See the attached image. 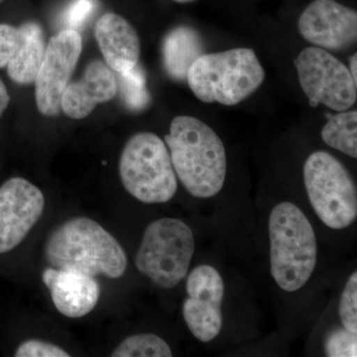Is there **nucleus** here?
Returning a JSON list of instances; mask_svg holds the SVG:
<instances>
[{
    "label": "nucleus",
    "instance_id": "obj_1",
    "mask_svg": "<svg viewBox=\"0 0 357 357\" xmlns=\"http://www.w3.org/2000/svg\"><path fill=\"white\" fill-rule=\"evenodd\" d=\"M176 175L196 198L208 199L222 191L227 176V153L222 139L196 117L180 115L165 136Z\"/></svg>",
    "mask_w": 357,
    "mask_h": 357
},
{
    "label": "nucleus",
    "instance_id": "obj_2",
    "mask_svg": "<svg viewBox=\"0 0 357 357\" xmlns=\"http://www.w3.org/2000/svg\"><path fill=\"white\" fill-rule=\"evenodd\" d=\"M44 255L52 267L93 277L119 279L128 267V257L119 241L89 218H70L59 225L47 238Z\"/></svg>",
    "mask_w": 357,
    "mask_h": 357
},
{
    "label": "nucleus",
    "instance_id": "obj_3",
    "mask_svg": "<svg viewBox=\"0 0 357 357\" xmlns=\"http://www.w3.org/2000/svg\"><path fill=\"white\" fill-rule=\"evenodd\" d=\"M271 274L286 292L300 290L317 264V239L311 222L297 206L277 204L269 218Z\"/></svg>",
    "mask_w": 357,
    "mask_h": 357
},
{
    "label": "nucleus",
    "instance_id": "obj_4",
    "mask_svg": "<svg viewBox=\"0 0 357 357\" xmlns=\"http://www.w3.org/2000/svg\"><path fill=\"white\" fill-rule=\"evenodd\" d=\"M185 79L201 102L236 105L260 88L265 70L252 49L237 48L199 56Z\"/></svg>",
    "mask_w": 357,
    "mask_h": 357
},
{
    "label": "nucleus",
    "instance_id": "obj_5",
    "mask_svg": "<svg viewBox=\"0 0 357 357\" xmlns=\"http://www.w3.org/2000/svg\"><path fill=\"white\" fill-rule=\"evenodd\" d=\"M119 175L124 189L141 203H167L177 192L168 148L154 133H137L128 141L119 160Z\"/></svg>",
    "mask_w": 357,
    "mask_h": 357
},
{
    "label": "nucleus",
    "instance_id": "obj_6",
    "mask_svg": "<svg viewBox=\"0 0 357 357\" xmlns=\"http://www.w3.org/2000/svg\"><path fill=\"white\" fill-rule=\"evenodd\" d=\"M195 248L189 225L178 218H159L145 229L136 268L158 287L173 289L187 275Z\"/></svg>",
    "mask_w": 357,
    "mask_h": 357
},
{
    "label": "nucleus",
    "instance_id": "obj_7",
    "mask_svg": "<svg viewBox=\"0 0 357 357\" xmlns=\"http://www.w3.org/2000/svg\"><path fill=\"white\" fill-rule=\"evenodd\" d=\"M304 182L310 203L326 227L344 229L356 222V184L335 156L326 151L310 155L305 162Z\"/></svg>",
    "mask_w": 357,
    "mask_h": 357
},
{
    "label": "nucleus",
    "instance_id": "obj_8",
    "mask_svg": "<svg viewBox=\"0 0 357 357\" xmlns=\"http://www.w3.org/2000/svg\"><path fill=\"white\" fill-rule=\"evenodd\" d=\"M295 66L312 107L324 105L335 112H344L356 102V82L349 68L330 52L307 47L296 58Z\"/></svg>",
    "mask_w": 357,
    "mask_h": 357
},
{
    "label": "nucleus",
    "instance_id": "obj_9",
    "mask_svg": "<svg viewBox=\"0 0 357 357\" xmlns=\"http://www.w3.org/2000/svg\"><path fill=\"white\" fill-rule=\"evenodd\" d=\"M82 51L83 40L75 30H63L48 42L34 81L35 100L40 114L45 116L60 114L61 98Z\"/></svg>",
    "mask_w": 357,
    "mask_h": 357
},
{
    "label": "nucleus",
    "instance_id": "obj_10",
    "mask_svg": "<svg viewBox=\"0 0 357 357\" xmlns=\"http://www.w3.org/2000/svg\"><path fill=\"white\" fill-rule=\"evenodd\" d=\"M188 298L183 316L195 337L210 342L220 335L222 326V303L225 283L215 267L199 265L189 274L185 284Z\"/></svg>",
    "mask_w": 357,
    "mask_h": 357
},
{
    "label": "nucleus",
    "instance_id": "obj_11",
    "mask_svg": "<svg viewBox=\"0 0 357 357\" xmlns=\"http://www.w3.org/2000/svg\"><path fill=\"white\" fill-rule=\"evenodd\" d=\"M44 208L43 192L26 178H11L0 185V255L24 241Z\"/></svg>",
    "mask_w": 357,
    "mask_h": 357
},
{
    "label": "nucleus",
    "instance_id": "obj_12",
    "mask_svg": "<svg viewBox=\"0 0 357 357\" xmlns=\"http://www.w3.org/2000/svg\"><path fill=\"white\" fill-rule=\"evenodd\" d=\"M298 28L314 47L347 50L356 43L357 13L335 0H314L301 14Z\"/></svg>",
    "mask_w": 357,
    "mask_h": 357
},
{
    "label": "nucleus",
    "instance_id": "obj_13",
    "mask_svg": "<svg viewBox=\"0 0 357 357\" xmlns=\"http://www.w3.org/2000/svg\"><path fill=\"white\" fill-rule=\"evenodd\" d=\"M42 280L50 291L56 309L67 318L86 316L100 300V284L91 275L51 267L44 270Z\"/></svg>",
    "mask_w": 357,
    "mask_h": 357
},
{
    "label": "nucleus",
    "instance_id": "obj_14",
    "mask_svg": "<svg viewBox=\"0 0 357 357\" xmlns=\"http://www.w3.org/2000/svg\"><path fill=\"white\" fill-rule=\"evenodd\" d=\"M114 70L100 60L89 63L79 81L69 83L61 98V112L73 119H83L98 103L109 102L117 93Z\"/></svg>",
    "mask_w": 357,
    "mask_h": 357
},
{
    "label": "nucleus",
    "instance_id": "obj_15",
    "mask_svg": "<svg viewBox=\"0 0 357 357\" xmlns=\"http://www.w3.org/2000/svg\"><path fill=\"white\" fill-rule=\"evenodd\" d=\"M95 35L105 64L117 74L138 64L140 39L132 25L115 13H107L96 22Z\"/></svg>",
    "mask_w": 357,
    "mask_h": 357
},
{
    "label": "nucleus",
    "instance_id": "obj_16",
    "mask_svg": "<svg viewBox=\"0 0 357 357\" xmlns=\"http://www.w3.org/2000/svg\"><path fill=\"white\" fill-rule=\"evenodd\" d=\"M46 45L43 30L35 22H27L17 27V37L6 66L9 77L20 84L34 83Z\"/></svg>",
    "mask_w": 357,
    "mask_h": 357
},
{
    "label": "nucleus",
    "instance_id": "obj_17",
    "mask_svg": "<svg viewBox=\"0 0 357 357\" xmlns=\"http://www.w3.org/2000/svg\"><path fill=\"white\" fill-rule=\"evenodd\" d=\"M162 52L167 74L174 79L184 81L192 63L203 55V40L196 30L180 26L166 35Z\"/></svg>",
    "mask_w": 357,
    "mask_h": 357
},
{
    "label": "nucleus",
    "instance_id": "obj_18",
    "mask_svg": "<svg viewBox=\"0 0 357 357\" xmlns=\"http://www.w3.org/2000/svg\"><path fill=\"white\" fill-rule=\"evenodd\" d=\"M330 115L321 129V138L328 146L356 159L357 157V112H338Z\"/></svg>",
    "mask_w": 357,
    "mask_h": 357
},
{
    "label": "nucleus",
    "instance_id": "obj_19",
    "mask_svg": "<svg viewBox=\"0 0 357 357\" xmlns=\"http://www.w3.org/2000/svg\"><path fill=\"white\" fill-rule=\"evenodd\" d=\"M170 347L163 338L153 333L128 337L112 354V357H171Z\"/></svg>",
    "mask_w": 357,
    "mask_h": 357
},
{
    "label": "nucleus",
    "instance_id": "obj_20",
    "mask_svg": "<svg viewBox=\"0 0 357 357\" xmlns=\"http://www.w3.org/2000/svg\"><path fill=\"white\" fill-rule=\"evenodd\" d=\"M117 89H121L122 100L129 109L142 110L150 102L149 91L146 86V77L139 65L119 74Z\"/></svg>",
    "mask_w": 357,
    "mask_h": 357
},
{
    "label": "nucleus",
    "instance_id": "obj_21",
    "mask_svg": "<svg viewBox=\"0 0 357 357\" xmlns=\"http://www.w3.org/2000/svg\"><path fill=\"white\" fill-rule=\"evenodd\" d=\"M325 351L330 357H356L357 335L347 328H333L326 338Z\"/></svg>",
    "mask_w": 357,
    "mask_h": 357
},
{
    "label": "nucleus",
    "instance_id": "obj_22",
    "mask_svg": "<svg viewBox=\"0 0 357 357\" xmlns=\"http://www.w3.org/2000/svg\"><path fill=\"white\" fill-rule=\"evenodd\" d=\"M340 321L342 326L351 333H357V273L354 271L351 275L344 292L340 298Z\"/></svg>",
    "mask_w": 357,
    "mask_h": 357
},
{
    "label": "nucleus",
    "instance_id": "obj_23",
    "mask_svg": "<svg viewBox=\"0 0 357 357\" xmlns=\"http://www.w3.org/2000/svg\"><path fill=\"white\" fill-rule=\"evenodd\" d=\"M96 7V0H73L63 16L66 29L75 31L81 29L82 26L95 13Z\"/></svg>",
    "mask_w": 357,
    "mask_h": 357
},
{
    "label": "nucleus",
    "instance_id": "obj_24",
    "mask_svg": "<svg viewBox=\"0 0 357 357\" xmlns=\"http://www.w3.org/2000/svg\"><path fill=\"white\" fill-rule=\"evenodd\" d=\"M16 357H69L67 351L58 345L44 340H29L21 344L16 349Z\"/></svg>",
    "mask_w": 357,
    "mask_h": 357
},
{
    "label": "nucleus",
    "instance_id": "obj_25",
    "mask_svg": "<svg viewBox=\"0 0 357 357\" xmlns=\"http://www.w3.org/2000/svg\"><path fill=\"white\" fill-rule=\"evenodd\" d=\"M17 37V27L0 24V68H6Z\"/></svg>",
    "mask_w": 357,
    "mask_h": 357
},
{
    "label": "nucleus",
    "instance_id": "obj_26",
    "mask_svg": "<svg viewBox=\"0 0 357 357\" xmlns=\"http://www.w3.org/2000/svg\"><path fill=\"white\" fill-rule=\"evenodd\" d=\"M9 102H10V96H9L8 91L6 84L0 79V117L3 115L7 107H8Z\"/></svg>",
    "mask_w": 357,
    "mask_h": 357
},
{
    "label": "nucleus",
    "instance_id": "obj_27",
    "mask_svg": "<svg viewBox=\"0 0 357 357\" xmlns=\"http://www.w3.org/2000/svg\"><path fill=\"white\" fill-rule=\"evenodd\" d=\"M357 56L356 54H354V56L351 58V62H349V72H351V75L352 77H354V81H357ZM357 83V82H356Z\"/></svg>",
    "mask_w": 357,
    "mask_h": 357
},
{
    "label": "nucleus",
    "instance_id": "obj_28",
    "mask_svg": "<svg viewBox=\"0 0 357 357\" xmlns=\"http://www.w3.org/2000/svg\"><path fill=\"white\" fill-rule=\"evenodd\" d=\"M174 1L180 2V3H188V2L195 1V0H174Z\"/></svg>",
    "mask_w": 357,
    "mask_h": 357
},
{
    "label": "nucleus",
    "instance_id": "obj_29",
    "mask_svg": "<svg viewBox=\"0 0 357 357\" xmlns=\"http://www.w3.org/2000/svg\"><path fill=\"white\" fill-rule=\"evenodd\" d=\"M2 1H3V0H0V3H1Z\"/></svg>",
    "mask_w": 357,
    "mask_h": 357
}]
</instances>
